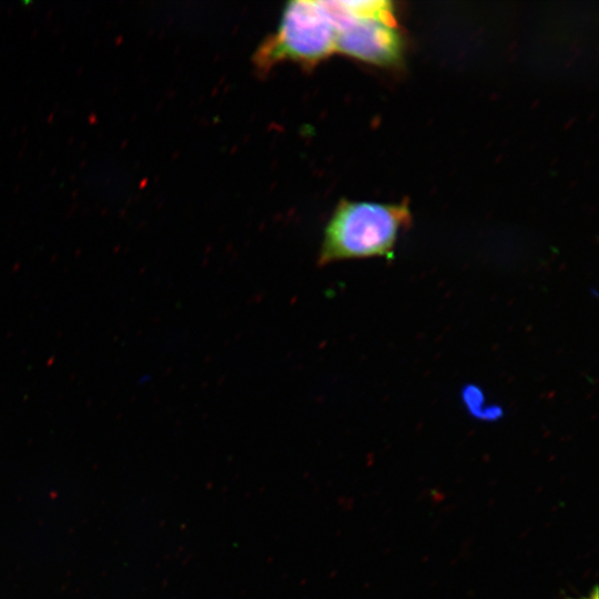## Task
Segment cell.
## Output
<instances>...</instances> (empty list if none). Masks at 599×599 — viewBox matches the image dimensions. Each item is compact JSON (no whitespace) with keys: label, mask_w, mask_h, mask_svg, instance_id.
Here are the masks:
<instances>
[{"label":"cell","mask_w":599,"mask_h":599,"mask_svg":"<svg viewBox=\"0 0 599 599\" xmlns=\"http://www.w3.org/2000/svg\"><path fill=\"white\" fill-rule=\"evenodd\" d=\"M410 223L405 203L342 201L328 220L317 255L318 265L337 261L390 257L399 233Z\"/></svg>","instance_id":"6da1fadb"},{"label":"cell","mask_w":599,"mask_h":599,"mask_svg":"<svg viewBox=\"0 0 599 599\" xmlns=\"http://www.w3.org/2000/svg\"><path fill=\"white\" fill-rule=\"evenodd\" d=\"M336 28L335 51L365 62L399 61L403 42L387 1H324Z\"/></svg>","instance_id":"7a4b0ae2"},{"label":"cell","mask_w":599,"mask_h":599,"mask_svg":"<svg viewBox=\"0 0 599 599\" xmlns=\"http://www.w3.org/2000/svg\"><path fill=\"white\" fill-rule=\"evenodd\" d=\"M336 28L324 1L287 2L274 34L256 51L255 63L268 69L290 60L314 64L335 51Z\"/></svg>","instance_id":"3957f363"},{"label":"cell","mask_w":599,"mask_h":599,"mask_svg":"<svg viewBox=\"0 0 599 599\" xmlns=\"http://www.w3.org/2000/svg\"><path fill=\"white\" fill-rule=\"evenodd\" d=\"M580 599H598L597 588H593L592 592L589 596L580 598Z\"/></svg>","instance_id":"277c9868"}]
</instances>
